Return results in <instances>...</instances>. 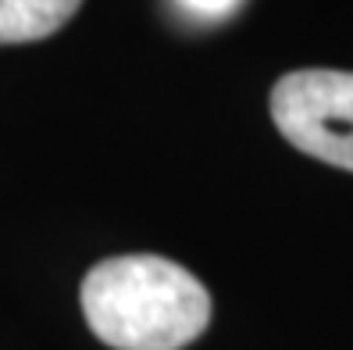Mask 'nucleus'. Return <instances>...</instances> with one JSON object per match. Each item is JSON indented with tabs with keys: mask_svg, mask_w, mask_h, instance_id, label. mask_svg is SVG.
<instances>
[{
	"mask_svg": "<svg viewBox=\"0 0 353 350\" xmlns=\"http://www.w3.org/2000/svg\"><path fill=\"white\" fill-rule=\"evenodd\" d=\"M179 4H182L185 11L200 14V18H221V14L232 11L239 0H179Z\"/></svg>",
	"mask_w": 353,
	"mask_h": 350,
	"instance_id": "nucleus-4",
	"label": "nucleus"
},
{
	"mask_svg": "<svg viewBox=\"0 0 353 350\" xmlns=\"http://www.w3.org/2000/svg\"><path fill=\"white\" fill-rule=\"evenodd\" d=\"M82 0H0V43L47 39L72 22Z\"/></svg>",
	"mask_w": 353,
	"mask_h": 350,
	"instance_id": "nucleus-3",
	"label": "nucleus"
},
{
	"mask_svg": "<svg viewBox=\"0 0 353 350\" xmlns=\"http://www.w3.org/2000/svg\"><path fill=\"white\" fill-rule=\"evenodd\" d=\"M82 315L114 350H182L211 322V293L168 257L125 254L86 272Z\"/></svg>",
	"mask_w": 353,
	"mask_h": 350,
	"instance_id": "nucleus-1",
	"label": "nucleus"
},
{
	"mask_svg": "<svg viewBox=\"0 0 353 350\" xmlns=\"http://www.w3.org/2000/svg\"><path fill=\"white\" fill-rule=\"evenodd\" d=\"M272 118L296 150L353 172V72L303 68L272 90Z\"/></svg>",
	"mask_w": 353,
	"mask_h": 350,
	"instance_id": "nucleus-2",
	"label": "nucleus"
}]
</instances>
